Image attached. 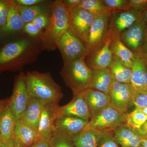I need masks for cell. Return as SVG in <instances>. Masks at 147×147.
Returning a JSON list of instances; mask_svg holds the SVG:
<instances>
[{"mask_svg": "<svg viewBox=\"0 0 147 147\" xmlns=\"http://www.w3.org/2000/svg\"><path fill=\"white\" fill-rule=\"evenodd\" d=\"M2 143H1V138H0V145Z\"/></svg>", "mask_w": 147, "mask_h": 147, "instance_id": "obj_51", "label": "cell"}, {"mask_svg": "<svg viewBox=\"0 0 147 147\" xmlns=\"http://www.w3.org/2000/svg\"><path fill=\"white\" fill-rule=\"evenodd\" d=\"M124 116L126 124L134 130L139 129L147 121V116L138 108H135L130 113H126Z\"/></svg>", "mask_w": 147, "mask_h": 147, "instance_id": "obj_30", "label": "cell"}, {"mask_svg": "<svg viewBox=\"0 0 147 147\" xmlns=\"http://www.w3.org/2000/svg\"><path fill=\"white\" fill-rule=\"evenodd\" d=\"M88 123V121L76 117H59L56 121L57 131L62 132L71 138L82 132Z\"/></svg>", "mask_w": 147, "mask_h": 147, "instance_id": "obj_19", "label": "cell"}, {"mask_svg": "<svg viewBox=\"0 0 147 147\" xmlns=\"http://www.w3.org/2000/svg\"><path fill=\"white\" fill-rule=\"evenodd\" d=\"M59 103H45L42 107L38 131L42 140L49 142L57 132L56 121L59 117Z\"/></svg>", "mask_w": 147, "mask_h": 147, "instance_id": "obj_11", "label": "cell"}, {"mask_svg": "<svg viewBox=\"0 0 147 147\" xmlns=\"http://www.w3.org/2000/svg\"><path fill=\"white\" fill-rule=\"evenodd\" d=\"M16 122L8 104L0 116V138L3 144H7L12 141Z\"/></svg>", "mask_w": 147, "mask_h": 147, "instance_id": "obj_22", "label": "cell"}, {"mask_svg": "<svg viewBox=\"0 0 147 147\" xmlns=\"http://www.w3.org/2000/svg\"><path fill=\"white\" fill-rule=\"evenodd\" d=\"M131 84L134 89L140 91L147 87V59L136 55L131 67Z\"/></svg>", "mask_w": 147, "mask_h": 147, "instance_id": "obj_20", "label": "cell"}, {"mask_svg": "<svg viewBox=\"0 0 147 147\" xmlns=\"http://www.w3.org/2000/svg\"><path fill=\"white\" fill-rule=\"evenodd\" d=\"M143 11L130 9L117 11L111 13L110 23L113 33L120 35L132 26L143 16Z\"/></svg>", "mask_w": 147, "mask_h": 147, "instance_id": "obj_13", "label": "cell"}, {"mask_svg": "<svg viewBox=\"0 0 147 147\" xmlns=\"http://www.w3.org/2000/svg\"><path fill=\"white\" fill-rule=\"evenodd\" d=\"M143 16L147 25V7L145 8L144 10L143 11Z\"/></svg>", "mask_w": 147, "mask_h": 147, "instance_id": "obj_46", "label": "cell"}, {"mask_svg": "<svg viewBox=\"0 0 147 147\" xmlns=\"http://www.w3.org/2000/svg\"><path fill=\"white\" fill-rule=\"evenodd\" d=\"M67 10L68 15L69 30L85 45L91 26L94 21V16L79 7L67 9Z\"/></svg>", "mask_w": 147, "mask_h": 147, "instance_id": "obj_6", "label": "cell"}, {"mask_svg": "<svg viewBox=\"0 0 147 147\" xmlns=\"http://www.w3.org/2000/svg\"><path fill=\"white\" fill-rule=\"evenodd\" d=\"M143 113H144L145 115L147 116V108H139Z\"/></svg>", "mask_w": 147, "mask_h": 147, "instance_id": "obj_49", "label": "cell"}, {"mask_svg": "<svg viewBox=\"0 0 147 147\" xmlns=\"http://www.w3.org/2000/svg\"><path fill=\"white\" fill-rule=\"evenodd\" d=\"M28 147H51L49 142L45 140H38Z\"/></svg>", "mask_w": 147, "mask_h": 147, "instance_id": "obj_42", "label": "cell"}, {"mask_svg": "<svg viewBox=\"0 0 147 147\" xmlns=\"http://www.w3.org/2000/svg\"><path fill=\"white\" fill-rule=\"evenodd\" d=\"M50 8V22L40 38L42 50L48 52L58 49L61 37L69 30L68 13L63 1H54Z\"/></svg>", "mask_w": 147, "mask_h": 147, "instance_id": "obj_3", "label": "cell"}, {"mask_svg": "<svg viewBox=\"0 0 147 147\" xmlns=\"http://www.w3.org/2000/svg\"><path fill=\"white\" fill-rule=\"evenodd\" d=\"M18 7L21 18L25 24L32 22L40 14L48 13L47 7L42 4L30 7Z\"/></svg>", "mask_w": 147, "mask_h": 147, "instance_id": "obj_29", "label": "cell"}, {"mask_svg": "<svg viewBox=\"0 0 147 147\" xmlns=\"http://www.w3.org/2000/svg\"><path fill=\"white\" fill-rule=\"evenodd\" d=\"M82 0H63V3L67 9L79 7Z\"/></svg>", "mask_w": 147, "mask_h": 147, "instance_id": "obj_40", "label": "cell"}, {"mask_svg": "<svg viewBox=\"0 0 147 147\" xmlns=\"http://www.w3.org/2000/svg\"><path fill=\"white\" fill-rule=\"evenodd\" d=\"M110 48L114 56L119 59L127 67L131 68L136 55L124 45L120 39L119 35L113 33Z\"/></svg>", "mask_w": 147, "mask_h": 147, "instance_id": "obj_25", "label": "cell"}, {"mask_svg": "<svg viewBox=\"0 0 147 147\" xmlns=\"http://www.w3.org/2000/svg\"><path fill=\"white\" fill-rule=\"evenodd\" d=\"M40 38H23L9 42L0 48V72L20 70L25 65L33 62L34 45Z\"/></svg>", "mask_w": 147, "mask_h": 147, "instance_id": "obj_1", "label": "cell"}, {"mask_svg": "<svg viewBox=\"0 0 147 147\" xmlns=\"http://www.w3.org/2000/svg\"><path fill=\"white\" fill-rule=\"evenodd\" d=\"M125 123L126 120L124 115L110 107L92 118L84 129H95L102 131H113L117 127Z\"/></svg>", "mask_w": 147, "mask_h": 147, "instance_id": "obj_8", "label": "cell"}, {"mask_svg": "<svg viewBox=\"0 0 147 147\" xmlns=\"http://www.w3.org/2000/svg\"><path fill=\"white\" fill-rule=\"evenodd\" d=\"M113 35L111 32L105 45L101 49L92 55L85 58L87 65L90 69H101L109 68L113 62V55L110 48Z\"/></svg>", "mask_w": 147, "mask_h": 147, "instance_id": "obj_15", "label": "cell"}, {"mask_svg": "<svg viewBox=\"0 0 147 147\" xmlns=\"http://www.w3.org/2000/svg\"><path fill=\"white\" fill-rule=\"evenodd\" d=\"M130 9L143 11L147 7V0H129Z\"/></svg>", "mask_w": 147, "mask_h": 147, "instance_id": "obj_38", "label": "cell"}, {"mask_svg": "<svg viewBox=\"0 0 147 147\" xmlns=\"http://www.w3.org/2000/svg\"><path fill=\"white\" fill-rule=\"evenodd\" d=\"M9 0H0V28H3L8 15Z\"/></svg>", "mask_w": 147, "mask_h": 147, "instance_id": "obj_36", "label": "cell"}, {"mask_svg": "<svg viewBox=\"0 0 147 147\" xmlns=\"http://www.w3.org/2000/svg\"><path fill=\"white\" fill-rule=\"evenodd\" d=\"M9 101V99L0 100V116L8 105Z\"/></svg>", "mask_w": 147, "mask_h": 147, "instance_id": "obj_44", "label": "cell"}, {"mask_svg": "<svg viewBox=\"0 0 147 147\" xmlns=\"http://www.w3.org/2000/svg\"><path fill=\"white\" fill-rule=\"evenodd\" d=\"M114 80L122 84H131L132 70L113 55V62L109 67Z\"/></svg>", "mask_w": 147, "mask_h": 147, "instance_id": "obj_27", "label": "cell"}, {"mask_svg": "<svg viewBox=\"0 0 147 147\" xmlns=\"http://www.w3.org/2000/svg\"><path fill=\"white\" fill-rule=\"evenodd\" d=\"M41 139L38 130L20 120L16 121L12 138L14 147H28Z\"/></svg>", "mask_w": 147, "mask_h": 147, "instance_id": "obj_17", "label": "cell"}, {"mask_svg": "<svg viewBox=\"0 0 147 147\" xmlns=\"http://www.w3.org/2000/svg\"><path fill=\"white\" fill-rule=\"evenodd\" d=\"M140 92H142L146 94H147V88H145L144 89L140 91Z\"/></svg>", "mask_w": 147, "mask_h": 147, "instance_id": "obj_50", "label": "cell"}, {"mask_svg": "<svg viewBox=\"0 0 147 147\" xmlns=\"http://www.w3.org/2000/svg\"><path fill=\"white\" fill-rule=\"evenodd\" d=\"M23 30L30 36L33 38H40L43 31L36 27L32 22L27 23L24 25Z\"/></svg>", "mask_w": 147, "mask_h": 147, "instance_id": "obj_37", "label": "cell"}, {"mask_svg": "<svg viewBox=\"0 0 147 147\" xmlns=\"http://www.w3.org/2000/svg\"><path fill=\"white\" fill-rule=\"evenodd\" d=\"M82 93L89 108L92 118L106 108L111 107L109 94L89 88Z\"/></svg>", "mask_w": 147, "mask_h": 147, "instance_id": "obj_16", "label": "cell"}, {"mask_svg": "<svg viewBox=\"0 0 147 147\" xmlns=\"http://www.w3.org/2000/svg\"><path fill=\"white\" fill-rule=\"evenodd\" d=\"M25 24L22 20L18 6L9 0V7L6 23L3 29L4 36L9 35L23 30Z\"/></svg>", "mask_w": 147, "mask_h": 147, "instance_id": "obj_24", "label": "cell"}, {"mask_svg": "<svg viewBox=\"0 0 147 147\" xmlns=\"http://www.w3.org/2000/svg\"><path fill=\"white\" fill-rule=\"evenodd\" d=\"M45 102L42 100L31 97L26 110L20 120L32 128L38 130L42 107Z\"/></svg>", "mask_w": 147, "mask_h": 147, "instance_id": "obj_23", "label": "cell"}, {"mask_svg": "<svg viewBox=\"0 0 147 147\" xmlns=\"http://www.w3.org/2000/svg\"><path fill=\"white\" fill-rule=\"evenodd\" d=\"M25 74L22 71L16 77L13 92L9 101V107L16 121L24 115L30 100L25 81Z\"/></svg>", "mask_w": 147, "mask_h": 147, "instance_id": "obj_7", "label": "cell"}, {"mask_svg": "<svg viewBox=\"0 0 147 147\" xmlns=\"http://www.w3.org/2000/svg\"><path fill=\"white\" fill-rule=\"evenodd\" d=\"M114 139L121 147H142V138L126 123L113 130Z\"/></svg>", "mask_w": 147, "mask_h": 147, "instance_id": "obj_18", "label": "cell"}, {"mask_svg": "<svg viewBox=\"0 0 147 147\" xmlns=\"http://www.w3.org/2000/svg\"><path fill=\"white\" fill-rule=\"evenodd\" d=\"M79 7L92 14L95 18L108 13H111L109 9L101 0H82Z\"/></svg>", "mask_w": 147, "mask_h": 147, "instance_id": "obj_28", "label": "cell"}, {"mask_svg": "<svg viewBox=\"0 0 147 147\" xmlns=\"http://www.w3.org/2000/svg\"><path fill=\"white\" fill-rule=\"evenodd\" d=\"M110 16L111 13H108L95 18L85 44L86 57L97 52L105 45L112 31Z\"/></svg>", "mask_w": 147, "mask_h": 147, "instance_id": "obj_5", "label": "cell"}, {"mask_svg": "<svg viewBox=\"0 0 147 147\" xmlns=\"http://www.w3.org/2000/svg\"><path fill=\"white\" fill-rule=\"evenodd\" d=\"M50 13L40 14L36 17L32 22L36 28L42 31L44 29L45 30L48 26L50 22Z\"/></svg>", "mask_w": 147, "mask_h": 147, "instance_id": "obj_34", "label": "cell"}, {"mask_svg": "<svg viewBox=\"0 0 147 147\" xmlns=\"http://www.w3.org/2000/svg\"><path fill=\"white\" fill-rule=\"evenodd\" d=\"M89 88L109 94L114 78L109 68L92 69Z\"/></svg>", "mask_w": 147, "mask_h": 147, "instance_id": "obj_21", "label": "cell"}, {"mask_svg": "<svg viewBox=\"0 0 147 147\" xmlns=\"http://www.w3.org/2000/svg\"><path fill=\"white\" fill-rule=\"evenodd\" d=\"M17 5L21 7H30L39 5L45 3L44 0H13Z\"/></svg>", "mask_w": 147, "mask_h": 147, "instance_id": "obj_39", "label": "cell"}, {"mask_svg": "<svg viewBox=\"0 0 147 147\" xmlns=\"http://www.w3.org/2000/svg\"><path fill=\"white\" fill-rule=\"evenodd\" d=\"M103 132L97 129H84L71 139L75 147H98Z\"/></svg>", "mask_w": 147, "mask_h": 147, "instance_id": "obj_26", "label": "cell"}, {"mask_svg": "<svg viewBox=\"0 0 147 147\" xmlns=\"http://www.w3.org/2000/svg\"><path fill=\"white\" fill-rule=\"evenodd\" d=\"M0 147H14V145H13V140L11 142H9L7 144L4 145L2 144L0 145Z\"/></svg>", "mask_w": 147, "mask_h": 147, "instance_id": "obj_45", "label": "cell"}, {"mask_svg": "<svg viewBox=\"0 0 147 147\" xmlns=\"http://www.w3.org/2000/svg\"><path fill=\"white\" fill-rule=\"evenodd\" d=\"M142 147H147V138L142 139Z\"/></svg>", "mask_w": 147, "mask_h": 147, "instance_id": "obj_47", "label": "cell"}, {"mask_svg": "<svg viewBox=\"0 0 147 147\" xmlns=\"http://www.w3.org/2000/svg\"><path fill=\"white\" fill-rule=\"evenodd\" d=\"M92 70L87 65L85 58L64 61L61 76L73 95L81 93L89 88Z\"/></svg>", "mask_w": 147, "mask_h": 147, "instance_id": "obj_4", "label": "cell"}, {"mask_svg": "<svg viewBox=\"0 0 147 147\" xmlns=\"http://www.w3.org/2000/svg\"><path fill=\"white\" fill-rule=\"evenodd\" d=\"M98 147H121L114 139L113 131L103 132Z\"/></svg>", "mask_w": 147, "mask_h": 147, "instance_id": "obj_33", "label": "cell"}, {"mask_svg": "<svg viewBox=\"0 0 147 147\" xmlns=\"http://www.w3.org/2000/svg\"><path fill=\"white\" fill-rule=\"evenodd\" d=\"M136 90L131 84H122L114 80L109 91L111 107L125 115L132 104Z\"/></svg>", "mask_w": 147, "mask_h": 147, "instance_id": "obj_9", "label": "cell"}, {"mask_svg": "<svg viewBox=\"0 0 147 147\" xmlns=\"http://www.w3.org/2000/svg\"><path fill=\"white\" fill-rule=\"evenodd\" d=\"M102 3L110 11L111 13L117 11L130 9L129 0H101Z\"/></svg>", "mask_w": 147, "mask_h": 147, "instance_id": "obj_32", "label": "cell"}, {"mask_svg": "<svg viewBox=\"0 0 147 147\" xmlns=\"http://www.w3.org/2000/svg\"><path fill=\"white\" fill-rule=\"evenodd\" d=\"M137 134L142 139L147 138V121L140 128L134 130Z\"/></svg>", "mask_w": 147, "mask_h": 147, "instance_id": "obj_41", "label": "cell"}, {"mask_svg": "<svg viewBox=\"0 0 147 147\" xmlns=\"http://www.w3.org/2000/svg\"><path fill=\"white\" fill-rule=\"evenodd\" d=\"M49 142L51 147H75L71 137L60 131H57Z\"/></svg>", "mask_w": 147, "mask_h": 147, "instance_id": "obj_31", "label": "cell"}, {"mask_svg": "<svg viewBox=\"0 0 147 147\" xmlns=\"http://www.w3.org/2000/svg\"><path fill=\"white\" fill-rule=\"evenodd\" d=\"M147 32V25L142 16L133 26L121 34L120 39L134 55L140 52Z\"/></svg>", "mask_w": 147, "mask_h": 147, "instance_id": "obj_12", "label": "cell"}, {"mask_svg": "<svg viewBox=\"0 0 147 147\" xmlns=\"http://www.w3.org/2000/svg\"><path fill=\"white\" fill-rule=\"evenodd\" d=\"M62 116L76 117L88 121L90 120L91 115L82 93L73 95L70 102L66 105L60 106L59 117Z\"/></svg>", "mask_w": 147, "mask_h": 147, "instance_id": "obj_14", "label": "cell"}, {"mask_svg": "<svg viewBox=\"0 0 147 147\" xmlns=\"http://www.w3.org/2000/svg\"><path fill=\"white\" fill-rule=\"evenodd\" d=\"M137 56H142L147 59V32L144 44Z\"/></svg>", "mask_w": 147, "mask_h": 147, "instance_id": "obj_43", "label": "cell"}, {"mask_svg": "<svg viewBox=\"0 0 147 147\" xmlns=\"http://www.w3.org/2000/svg\"><path fill=\"white\" fill-rule=\"evenodd\" d=\"M4 36V35L3 34V33L2 29L0 28V41H1L2 39L3 38V36Z\"/></svg>", "mask_w": 147, "mask_h": 147, "instance_id": "obj_48", "label": "cell"}, {"mask_svg": "<svg viewBox=\"0 0 147 147\" xmlns=\"http://www.w3.org/2000/svg\"><path fill=\"white\" fill-rule=\"evenodd\" d=\"M57 47L63 61L85 58L86 56L84 43L69 30L61 37Z\"/></svg>", "mask_w": 147, "mask_h": 147, "instance_id": "obj_10", "label": "cell"}, {"mask_svg": "<svg viewBox=\"0 0 147 147\" xmlns=\"http://www.w3.org/2000/svg\"><path fill=\"white\" fill-rule=\"evenodd\" d=\"M25 81L30 96L45 102L59 103L63 94L61 87L55 82L49 71H28Z\"/></svg>", "mask_w": 147, "mask_h": 147, "instance_id": "obj_2", "label": "cell"}, {"mask_svg": "<svg viewBox=\"0 0 147 147\" xmlns=\"http://www.w3.org/2000/svg\"><path fill=\"white\" fill-rule=\"evenodd\" d=\"M132 104L136 108H147V94L136 91L132 99Z\"/></svg>", "mask_w": 147, "mask_h": 147, "instance_id": "obj_35", "label": "cell"}]
</instances>
